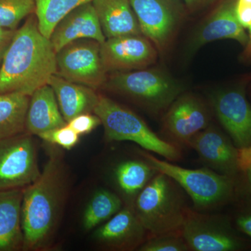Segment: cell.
Segmentation results:
<instances>
[{
    "label": "cell",
    "mask_w": 251,
    "mask_h": 251,
    "mask_svg": "<svg viewBox=\"0 0 251 251\" xmlns=\"http://www.w3.org/2000/svg\"><path fill=\"white\" fill-rule=\"evenodd\" d=\"M57 74L56 52L39 29L35 13L16 33L0 65V94H31Z\"/></svg>",
    "instance_id": "cell-1"
},
{
    "label": "cell",
    "mask_w": 251,
    "mask_h": 251,
    "mask_svg": "<svg viewBox=\"0 0 251 251\" xmlns=\"http://www.w3.org/2000/svg\"><path fill=\"white\" fill-rule=\"evenodd\" d=\"M67 189V171L62 157L52 150L39 177L24 188L23 250H40L49 246L60 219Z\"/></svg>",
    "instance_id": "cell-2"
},
{
    "label": "cell",
    "mask_w": 251,
    "mask_h": 251,
    "mask_svg": "<svg viewBox=\"0 0 251 251\" xmlns=\"http://www.w3.org/2000/svg\"><path fill=\"white\" fill-rule=\"evenodd\" d=\"M178 187L174 180L158 172L135 198V214L151 235L181 231L187 207Z\"/></svg>",
    "instance_id": "cell-3"
},
{
    "label": "cell",
    "mask_w": 251,
    "mask_h": 251,
    "mask_svg": "<svg viewBox=\"0 0 251 251\" xmlns=\"http://www.w3.org/2000/svg\"><path fill=\"white\" fill-rule=\"evenodd\" d=\"M94 114L100 119L107 141H130L168 161H177L181 151L175 144L160 138L129 109L103 95H99Z\"/></svg>",
    "instance_id": "cell-4"
},
{
    "label": "cell",
    "mask_w": 251,
    "mask_h": 251,
    "mask_svg": "<svg viewBox=\"0 0 251 251\" xmlns=\"http://www.w3.org/2000/svg\"><path fill=\"white\" fill-rule=\"evenodd\" d=\"M104 85L155 114L167 110L184 92V86L179 81L160 69L113 73Z\"/></svg>",
    "instance_id": "cell-5"
},
{
    "label": "cell",
    "mask_w": 251,
    "mask_h": 251,
    "mask_svg": "<svg viewBox=\"0 0 251 251\" xmlns=\"http://www.w3.org/2000/svg\"><path fill=\"white\" fill-rule=\"evenodd\" d=\"M144 158L158 173L174 180L187 193L198 211L211 209L224 204L233 192L231 176L208 168L188 169L143 152Z\"/></svg>",
    "instance_id": "cell-6"
},
{
    "label": "cell",
    "mask_w": 251,
    "mask_h": 251,
    "mask_svg": "<svg viewBox=\"0 0 251 251\" xmlns=\"http://www.w3.org/2000/svg\"><path fill=\"white\" fill-rule=\"evenodd\" d=\"M41 173L33 135L25 132L0 140V191L26 187Z\"/></svg>",
    "instance_id": "cell-7"
},
{
    "label": "cell",
    "mask_w": 251,
    "mask_h": 251,
    "mask_svg": "<svg viewBox=\"0 0 251 251\" xmlns=\"http://www.w3.org/2000/svg\"><path fill=\"white\" fill-rule=\"evenodd\" d=\"M100 46L93 39H78L56 52V75L97 90L104 85L107 72L100 58Z\"/></svg>",
    "instance_id": "cell-8"
},
{
    "label": "cell",
    "mask_w": 251,
    "mask_h": 251,
    "mask_svg": "<svg viewBox=\"0 0 251 251\" xmlns=\"http://www.w3.org/2000/svg\"><path fill=\"white\" fill-rule=\"evenodd\" d=\"M181 233L189 251H236L243 243L221 218L186 208Z\"/></svg>",
    "instance_id": "cell-9"
},
{
    "label": "cell",
    "mask_w": 251,
    "mask_h": 251,
    "mask_svg": "<svg viewBox=\"0 0 251 251\" xmlns=\"http://www.w3.org/2000/svg\"><path fill=\"white\" fill-rule=\"evenodd\" d=\"M142 34L157 50H164L181 24L184 9L180 0H130Z\"/></svg>",
    "instance_id": "cell-10"
},
{
    "label": "cell",
    "mask_w": 251,
    "mask_h": 251,
    "mask_svg": "<svg viewBox=\"0 0 251 251\" xmlns=\"http://www.w3.org/2000/svg\"><path fill=\"white\" fill-rule=\"evenodd\" d=\"M105 72H126L145 69L156 62V46L143 34H128L105 39L100 46Z\"/></svg>",
    "instance_id": "cell-11"
},
{
    "label": "cell",
    "mask_w": 251,
    "mask_h": 251,
    "mask_svg": "<svg viewBox=\"0 0 251 251\" xmlns=\"http://www.w3.org/2000/svg\"><path fill=\"white\" fill-rule=\"evenodd\" d=\"M220 123L237 148L251 145V105L242 87L219 91L211 98Z\"/></svg>",
    "instance_id": "cell-12"
},
{
    "label": "cell",
    "mask_w": 251,
    "mask_h": 251,
    "mask_svg": "<svg viewBox=\"0 0 251 251\" xmlns=\"http://www.w3.org/2000/svg\"><path fill=\"white\" fill-rule=\"evenodd\" d=\"M209 111L201 99L181 94L167 109L163 128L174 143L188 145L189 140L210 124Z\"/></svg>",
    "instance_id": "cell-13"
},
{
    "label": "cell",
    "mask_w": 251,
    "mask_h": 251,
    "mask_svg": "<svg viewBox=\"0 0 251 251\" xmlns=\"http://www.w3.org/2000/svg\"><path fill=\"white\" fill-rule=\"evenodd\" d=\"M209 169L220 174L234 176L238 171V148L227 137L209 125L194 135L188 143Z\"/></svg>",
    "instance_id": "cell-14"
},
{
    "label": "cell",
    "mask_w": 251,
    "mask_h": 251,
    "mask_svg": "<svg viewBox=\"0 0 251 251\" xmlns=\"http://www.w3.org/2000/svg\"><path fill=\"white\" fill-rule=\"evenodd\" d=\"M234 6L235 0H221L195 33L190 44V52L222 39H232L244 47L247 45L249 34L238 21Z\"/></svg>",
    "instance_id": "cell-15"
},
{
    "label": "cell",
    "mask_w": 251,
    "mask_h": 251,
    "mask_svg": "<svg viewBox=\"0 0 251 251\" xmlns=\"http://www.w3.org/2000/svg\"><path fill=\"white\" fill-rule=\"evenodd\" d=\"M55 52L78 39H93L103 44L104 35L92 1L81 4L66 15L50 36Z\"/></svg>",
    "instance_id": "cell-16"
},
{
    "label": "cell",
    "mask_w": 251,
    "mask_h": 251,
    "mask_svg": "<svg viewBox=\"0 0 251 251\" xmlns=\"http://www.w3.org/2000/svg\"><path fill=\"white\" fill-rule=\"evenodd\" d=\"M147 231L135 214L133 206L122 208L96 230L94 238L115 250H133L145 242Z\"/></svg>",
    "instance_id": "cell-17"
},
{
    "label": "cell",
    "mask_w": 251,
    "mask_h": 251,
    "mask_svg": "<svg viewBox=\"0 0 251 251\" xmlns=\"http://www.w3.org/2000/svg\"><path fill=\"white\" fill-rule=\"evenodd\" d=\"M23 191L24 188L0 191V251L23 250Z\"/></svg>",
    "instance_id": "cell-18"
},
{
    "label": "cell",
    "mask_w": 251,
    "mask_h": 251,
    "mask_svg": "<svg viewBox=\"0 0 251 251\" xmlns=\"http://www.w3.org/2000/svg\"><path fill=\"white\" fill-rule=\"evenodd\" d=\"M67 125L50 85L42 86L31 94L26 119L27 133L39 136Z\"/></svg>",
    "instance_id": "cell-19"
},
{
    "label": "cell",
    "mask_w": 251,
    "mask_h": 251,
    "mask_svg": "<svg viewBox=\"0 0 251 251\" xmlns=\"http://www.w3.org/2000/svg\"><path fill=\"white\" fill-rule=\"evenodd\" d=\"M106 39L143 34L130 0H92Z\"/></svg>",
    "instance_id": "cell-20"
},
{
    "label": "cell",
    "mask_w": 251,
    "mask_h": 251,
    "mask_svg": "<svg viewBox=\"0 0 251 251\" xmlns=\"http://www.w3.org/2000/svg\"><path fill=\"white\" fill-rule=\"evenodd\" d=\"M49 85L53 89L62 116L67 123L81 114L94 112L99 95L94 89L71 82L56 74L50 79Z\"/></svg>",
    "instance_id": "cell-21"
},
{
    "label": "cell",
    "mask_w": 251,
    "mask_h": 251,
    "mask_svg": "<svg viewBox=\"0 0 251 251\" xmlns=\"http://www.w3.org/2000/svg\"><path fill=\"white\" fill-rule=\"evenodd\" d=\"M29 101L30 96L21 92L0 94V140L27 132Z\"/></svg>",
    "instance_id": "cell-22"
},
{
    "label": "cell",
    "mask_w": 251,
    "mask_h": 251,
    "mask_svg": "<svg viewBox=\"0 0 251 251\" xmlns=\"http://www.w3.org/2000/svg\"><path fill=\"white\" fill-rule=\"evenodd\" d=\"M157 173L147 161L128 160L117 166L115 176L122 192L135 199Z\"/></svg>",
    "instance_id": "cell-23"
},
{
    "label": "cell",
    "mask_w": 251,
    "mask_h": 251,
    "mask_svg": "<svg viewBox=\"0 0 251 251\" xmlns=\"http://www.w3.org/2000/svg\"><path fill=\"white\" fill-rule=\"evenodd\" d=\"M122 208V201L115 193L99 190L94 193L84 211L82 226L90 231L106 222Z\"/></svg>",
    "instance_id": "cell-24"
},
{
    "label": "cell",
    "mask_w": 251,
    "mask_h": 251,
    "mask_svg": "<svg viewBox=\"0 0 251 251\" xmlns=\"http://www.w3.org/2000/svg\"><path fill=\"white\" fill-rule=\"evenodd\" d=\"M92 0H35V14L41 32L50 38L57 23L81 4Z\"/></svg>",
    "instance_id": "cell-25"
},
{
    "label": "cell",
    "mask_w": 251,
    "mask_h": 251,
    "mask_svg": "<svg viewBox=\"0 0 251 251\" xmlns=\"http://www.w3.org/2000/svg\"><path fill=\"white\" fill-rule=\"evenodd\" d=\"M35 0H0V27L17 29L21 21L35 13Z\"/></svg>",
    "instance_id": "cell-26"
},
{
    "label": "cell",
    "mask_w": 251,
    "mask_h": 251,
    "mask_svg": "<svg viewBox=\"0 0 251 251\" xmlns=\"http://www.w3.org/2000/svg\"><path fill=\"white\" fill-rule=\"evenodd\" d=\"M141 251H187V244L181 235V231L152 236L139 247Z\"/></svg>",
    "instance_id": "cell-27"
},
{
    "label": "cell",
    "mask_w": 251,
    "mask_h": 251,
    "mask_svg": "<svg viewBox=\"0 0 251 251\" xmlns=\"http://www.w3.org/2000/svg\"><path fill=\"white\" fill-rule=\"evenodd\" d=\"M39 137L47 143L58 145L66 150L74 148L80 139V135L68 124L64 126L41 133Z\"/></svg>",
    "instance_id": "cell-28"
},
{
    "label": "cell",
    "mask_w": 251,
    "mask_h": 251,
    "mask_svg": "<svg viewBox=\"0 0 251 251\" xmlns=\"http://www.w3.org/2000/svg\"><path fill=\"white\" fill-rule=\"evenodd\" d=\"M67 124L77 134L81 135L90 133L98 126L101 125V122L95 114L85 113L74 117Z\"/></svg>",
    "instance_id": "cell-29"
},
{
    "label": "cell",
    "mask_w": 251,
    "mask_h": 251,
    "mask_svg": "<svg viewBox=\"0 0 251 251\" xmlns=\"http://www.w3.org/2000/svg\"><path fill=\"white\" fill-rule=\"evenodd\" d=\"M234 8L239 23L244 29L251 30V0H235Z\"/></svg>",
    "instance_id": "cell-30"
},
{
    "label": "cell",
    "mask_w": 251,
    "mask_h": 251,
    "mask_svg": "<svg viewBox=\"0 0 251 251\" xmlns=\"http://www.w3.org/2000/svg\"><path fill=\"white\" fill-rule=\"evenodd\" d=\"M16 29L0 27V58L2 59L5 52L12 41Z\"/></svg>",
    "instance_id": "cell-31"
},
{
    "label": "cell",
    "mask_w": 251,
    "mask_h": 251,
    "mask_svg": "<svg viewBox=\"0 0 251 251\" xmlns=\"http://www.w3.org/2000/svg\"><path fill=\"white\" fill-rule=\"evenodd\" d=\"M237 162L239 171L245 172L251 167V145L238 148Z\"/></svg>",
    "instance_id": "cell-32"
},
{
    "label": "cell",
    "mask_w": 251,
    "mask_h": 251,
    "mask_svg": "<svg viewBox=\"0 0 251 251\" xmlns=\"http://www.w3.org/2000/svg\"><path fill=\"white\" fill-rule=\"evenodd\" d=\"M237 225L242 232L251 238V209L238 216Z\"/></svg>",
    "instance_id": "cell-33"
},
{
    "label": "cell",
    "mask_w": 251,
    "mask_h": 251,
    "mask_svg": "<svg viewBox=\"0 0 251 251\" xmlns=\"http://www.w3.org/2000/svg\"><path fill=\"white\" fill-rule=\"evenodd\" d=\"M184 1L188 9L196 11L208 6L216 0H184Z\"/></svg>",
    "instance_id": "cell-34"
},
{
    "label": "cell",
    "mask_w": 251,
    "mask_h": 251,
    "mask_svg": "<svg viewBox=\"0 0 251 251\" xmlns=\"http://www.w3.org/2000/svg\"><path fill=\"white\" fill-rule=\"evenodd\" d=\"M242 60L245 62H251V30L249 31V41L241 55Z\"/></svg>",
    "instance_id": "cell-35"
},
{
    "label": "cell",
    "mask_w": 251,
    "mask_h": 251,
    "mask_svg": "<svg viewBox=\"0 0 251 251\" xmlns=\"http://www.w3.org/2000/svg\"><path fill=\"white\" fill-rule=\"evenodd\" d=\"M245 173H247L248 181H249V184L251 187V167L247 169Z\"/></svg>",
    "instance_id": "cell-36"
},
{
    "label": "cell",
    "mask_w": 251,
    "mask_h": 251,
    "mask_svg": "<svg viewBox=\"0 0 251 251\" xmlns=\"http://www.w3.org/2000/svg\"><path fill=\"white\" fill-rule=\"evenodd\" d=\"M1 60H2V59L0 58V65H1Z\"/></svg>",
    "instance_id": "cell-37"
}]
</instances>
